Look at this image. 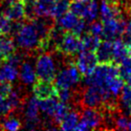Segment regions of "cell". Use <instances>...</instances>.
<instances>
[{"label":"cell","mask_w":131,"mask_h":131,"mask_svg":"<svg viewBox=\"0 0 131 131\" xmlns=\"http://www.w3.org/2000/svg\"><path fill=\"white\" fill-rule=\"evenodd\" d=\"M15 42L18 47L24 50L38 49L40 37L31 21L28 23H22L21 27L15 35Z\"/></svg>","instance_id":"obj_1"},{"label":"cell","mask_w":131,"mask_h":131,"mask_svg":"<svg viewBox=\"0 0 131 131\" xmlns=\"http://www.w3.org/2000/svg\"><path fill=\"white\" fill-rule=\"evenodd\" d=\"M69 11L87 22H93L98 16L99 7L96 0H71Z\"/></svg>","instance_id":"obj_2"},{"label":"cell","mask_w":131,"mask_h":131,"mask_svg":"<svg viewBox=\"0 0 131 131\" xmlns=\"http://www.w3.org/2000/svg\"><path fill=\"white\" fill-rule=\"evenodd\" d=\"M81 77H82L81 74L77 68L73 60V61H70L65 69H62L56 75L54 82L58 89H60V88L71 89L74 85H76L80 81Z\"/></svg>","instance_id":"obj_3"},{"label":"cell","mask_w":131,"mask_h":131,"mask_svg":"<svg viewBox=\"0 0 131 131\" xmlns=\"http://www.w3.org/2000/svg\"><path fill=\"white\" fill-rule=\"evenodd\" d=\"M81 104L84 108H102L107 103V100L103 91L98 86L87 85V87L82 92Z\"/></svg>","instance_id":"obj_4"},{"label":"cell","mask_w":131,"mask_h":131,"mask_svg":"<svg viewBox=\"0 0 131 131\" xmlns=\"http://www.w3.org/2000/svg\"><path fill=\"white\" fill-rule=\"evenodd\" d=\"M36 74L37 79L54 81L57 75L55 60L50 54L44 53L37 58L36 63Z\"/></svg>","instance_id":"obj_5"},{"label":"cell","mask_w":131,"mask_h":131,"mask_svg":"<svg viewBox=\"0 0 131 131\" xmlns=\"http://www.w3.org/2000/svg\"><path fill=\"white\" fill-rule=\"evenodd\" d=\"M82 51L80 37L72 32H64L61 41L56 49V52L67 57H73Z\"/></svg>","instance_id":"obj_6"},{"label":"cell","mask_w":131,"mask_h":131,"mask_svg":"<svg viewBox=\"0 0 131 131\" xmlns=\"http://www.w3.org/2000/svg\"><path fill=\"white\" fill-rule=\"evenodd\" d=\"M77 56L78 57L74 59V63L76 64L77 68L80 72L81 76L86 77L90 75L99 63L95 52L82 50Z\"/></svg>","instance_id":"obj_7"},{"label":"cell","mask_w":131,"mask_h":131,"mask_svg":"<svg viewBox=\"0 0 131 131\" xmlns=\"http://www.w3.org/2000/svg\"><path fill=\"white\" fill-rule=\"evenodd\" d=\"M103 31L102 38L107 40H115L120 38L124 34L126 22L123 18H112L102 21Z\"/></svg>","instance_id":"obj_8"},{"label":"cell","mask_w":131,"mask_h":131,"mask_svg":"<svg viewBox=\"0 0 131 131\" xmlns=\"http://www.w3.org/2000/svg\"><path fill=\"white\" fill-rule=\"evenodd\" d=\"M39 111V100H37L35 96L30 98L24 109V116L26 120L25 128L33 130L38 127V124H40L38 117Z\"/></svg>","instance_id":"obj_9"},{"label":"cell","mask_w":131,"mask_h":131,"mask_svg":"<svg viewBox=\"0 0 131 131\" xmlns=\"http://www.w3.org/2000/svg\"><path fill=\"white\" fill-rule=\"evenodd\" d=\"M34 96L37 100H45L57 96L58 88L55 85V82L52 80H45L37 79L33 85Z\"/></svg>","instance_id":"obj_10"},{"label":"cell","mask_w":131,"mask_h":131,"mask_svg":"<svg viewBox=\"0 0 131 131\" xmlns=\"http://www.w3.org/2000/svg\"><path fill=\"white\" fill-rule=\"evenodd\" d=\"M102 120L103 114L99 108L85 107V109L80 114V121L86 125L88 130L99 128L102 124Z\"/></svg>","instance_id":"obj_11"},{"label":"cell","mask_w":131,"mask_h":131,"mask_svg":"<svg viewBox=\"0 0 131 131\" xmlns=\"http://www.w3.org/2000/svg\"><path fill=\"white\" fill-rule=\"evenodd\" d=\"M3 15L12 21H22L23 19H26L25 0H15L7 3Z\"/></svg>","instance_id":"obj_12"},{"label":"cell","mask_w":131,"mask_h":131,"mask_svg":"<svg viewBox=\"0 0 131 131\" xmlns=\"http://www.w3.org/2000/svg\"><path fill=\"white\" fill-rule=\"evenodd\" d=\"M101 17L102 21L112 18H123V10L119 2L114 0H102L101 3Z\"/></svg>","instance_id":"obj_13"},{"label":"cell","mask_w":131,"mask_h":131,"mask_svg":"<svg viewBox=\"0 0 131 131\" xmlns=\"http://www.w3.org/2000/svg\"><path fill=\"white\" fill-rule=\"evenodd\" d=\"M99 63H107L114 61L113 57V40L103 39L95 51Z\"/></svg>","instance_id":"obj_14"},{"label":"cell","mask_w":131,"mask_h":131,"mask_svg":"<svg viewBox=\"0 0 131 131\" xmlns=\"http://www.w3.org/2000/svg\"><path fill=\"white\" fill-rule=\"evenodd\" d=\"M16 51L15 40L8 35L0 36V62L6 61Z\"/></svg>","instance_id":"obj_15"},{"label":"cell","mask_w":131,"mask_h":131,"mask_svg":"<svg viewBox=\"0 0 131 131\" xmlns=\"http://www.w3.org/2000/svg\"><path fill=\"white\" fill-rule=\"evenodd\" d=\"M56 0H36L35 1V16L52 18ZM53 19V18H52Z\"/></svg>","instance_id":"obj_16"},{"label":"cell","mask_w":131,"mask_h":131,"mask_svg":"<svg viewBox=\"0 0 131 131\" xmlns=\"http://www.w3.org/2000/svg\"><path fill=\"white\" fill-rule=\"evenodd\" d=\"M113 57L114 61L120 63L126 58L131 57V48L120 38L113 40Z\"/></svg>","instance_id":"obj_17"},{"label":"cell","mask_w":131,"mask_h":131,"mask_svg":"<svg viewBox=\"0 0 131 131\" xmlns=\"http://www.w3.org/2000/svg\"><path fill=\"white\" fill-rule=\"evenodd\" d=\"M80 17H79L78 15H76L74 13L71 11H68L62 15L61 17H59L57 19V23L56 25L59 27L60 29H62L65 32H72L73 29L75 28V26L77 25V23L79 22Z\"/></svg>","instance_id":"obj_18"},{"label":"cell","mask_w":131,"mask_h":131,"mask_svg":"<svg viewBox=\"0 0 131 131\" xmlns=\"http://www.w3.org/2000/svg\"><path fill=\"white\" fill-rule=\"evenodd\" d=\"M19 78L21 81L26 85L34 84V82L37 80V74L36 69L34 66L28 61L22 62L20 65V71H19Z\"/></svg>","instance_id":"obj_19"},{"label":"cell","mask_w":131,"mask_h":131,"mask_svg":"<svg viewBox=\"0 0 131 131\" xmlns=\"http://www.w3.org/2000/svg\"><path fill=\"white\" fill-rule=\"evenodd\" d=\"M19 75L17 67L12 65L8 62H0V80L13 82Z\"/></svg>","instance_id":"obj_20"},{"label":"cell","mask_w":131,"mask_h":131,"mask_svg":"<svg viewBox=\"0 0 131 131\" xmlns=\"http://www.w3.org/2000/svg\"><path fill=\"white\" fill-rule=\"evenodd\" d=\"M59 101L57 96L51 97V98L45 99V100H40L39 101V110L45 114L46 116L54 117V114L56 112V109L58 107V104Z\"/></svg>","instance_id":"obj_21"},{"label":"cell","mask_w":131,"mask_h":131,"mask_svg":"<svg viewBox=\"0 0 131 131\" xmlns=\"http://www.w3.org/2000/svg\"><path fill=\"white\" fill-rule=\"evenodd\" d=\"M79 121H80V114L77 111L69 110V112L66 114V116L60 122L58 128L61 130H74Z\"/></svg>","instance_id":"obj_22"},{"label":"cell","mask_w":131,"mask_h":131,"mask_svg":"<svg viewBox=\"0 0 131 131\" xmlns=\"http://www.w3.org/2000/svg\"><path fill=\"white\" fill-rule=\"evenodd\" d=\"M80 39H81L82 50L95 52L102 41V37H96L94 35H91L90 33L86 32L80 37Z\"/></svg>","instance_id":"obj_23"},{"label":"cell","mask_w":131,"mask_h":131,"mask_svg":"<svg viewBox=\"0 0 131 131\" xmlns=\"http://www.w3.org/2000/svg\"><path fill=\"white\" fill-rule=\"evenodd\" d=\"M120 96V105L125 115H131V87L124 85Z\"/></svg>","instance_id":"obj_24"},{"label":"cell","mask_w":131,"mask_h":131,"mask_svg":"<svg viewBox=\"0 0 131 131\" xmlns=\"http://www.w3.org/2000/svg\"><path fill=\"white\" fill-rule=\"evenodd\" d=\"M70 7V0H56L54 10H53V15L52 18L58 19L61 17L65 13L69 11Z\"/></svg>","instance_id":"obj_25"},{"label":"cell","mask_w":131,"mask_h":131,"mask_svg":"<svg viewBox=\"0 0 131 131\" xmlns=\"http://www.w3.org/2000/svg\"><path fill=\"white\" fill-rule=\"evenodd\" d=\"M0 128L3 129V130L16 131V130L21 129L22 124L17 118L10 117V118H6V119L0 124Z\"/></svg>","instance_id":"obj_26"},{"label":"cell","mask_w":131,"mask_h":131,"mask_svg":"<svg viewBox=\"0 0 131 131\" xmlns=\"http://www.w3.org/2000/svg\"><path fill=\"white\" fill-rule=\"evenodd\" d=\"M69 110H70V107L68 103L61 102H58V107H57L56 112L54 114V117H53L54 123H56L57 124H60V122L63 120V118L66 116V114L69 112Z\"/></svg>","instance_id":"obj_27"},{"label":"cell","mask_w":131,"mask_h":131,"mask_svg":"<svg viewBox=\"0 0 131 131\" xmlns=\"http://www.w3.org/2000/svg\"><path fill=\"white\" fill-rule=\"evenodd\" d=\"M13 21L6 17L3 13L0 14V35H11Z\"/></svg>","instance_id":"obj_28"},{"label":"cell","mask_w":131,"mask_h":131,"mask_svg":"<svg viewBox=\"0 0 131 131\" xmlns=\"http://www.w3.org/2000/svg\"><path fill=\"white\" fill-rule=\"evenodd\" d=\"M15 111L9 100V96L6 98L0 97V116H6Z\"/></svg>","instance_id":"obj_29"},{"label":"cell","mask_w":131,"mask_h":131,"mask_svg":"<svg viewBox=\"0 0 131 131\" xmlns=\"http://www.w3.org/2000/svg\"><path fill=\"white\" fill-rule=\"evenodd\" d=\"M102 31H103V25H102V21H93L91 22L90 26L87 28L88 33L91 35H94L96 37H102Z\"/></svg>","instance_id":"obj_30"},{"label":"cell","mask_w":131,"mask_h":131,"mask_svg":"<svg viewBox=\"0 0 131 131\" xmlns=\"http://www.w3.org/2000/svg\"><path fill=\"white\" fill-rule=\"evenodd\" d=\"M57 97H58L59 102L69 103V102L72 100V98H73V93L71 92V89L60 88V89H58Z\"/></svg>","instance_id":"obj_31"},{"label":"cell","mask_w":131,"mask_h":131,"mask_svg":"<svg viewBox=\"0 0 131 131\" xmlns=\"http://www.w3.org/2000/svg\"><path fill=\"white\" fill-rule=\"evenodd\" d=\"M13 91V86L12 82H7V81H1L0 80V97L6 98L11 94Z\"/></svg>","instance_id":"obj_32"},{"label":"cell","mask_w":131,"mask_h":131,"mask_svg":"<svg viewBox=\"0 0 131 131\" xmlns=\"http://www.w3.org/2000/svg\"><path fill=\"white\" fill-rule=\"evenodd\" d=\"M121 37H122V40L124 41V43L131 48V19L128 22H126L124 32Z\"/></svg>","instance_id":"obj_33"},{"label":"cell","mask_w":131,"mask_h":131,"mask_svg":"<svg viewBox=\"0 0 131 131\" xmlns=\"http://www.w3.org/2000/svg\"><path fill=\"white\" fill-rule=\"evenodd\" d=\"M128 123L129 121L127 120V118L124 116H120L117 118L116 122H115V126L118 129H127L128 127Z\"/></svg>","instance_id":"obj_34"},{"label":"cell","mask_w":131,"mask_h":131,"mask_svg":"<svg viewBox=\"0 0 131 131\" xmlns=\"http://www.w3.org/2000/svg\"><path fill=\"white\" fill-rule=\"evenodd\" d=\"M126 10L129 13V15H131V0H127L126 1Z\"/></svg>","instance_id":"obj_35"},{"label":"cell","mask_w":131,"mask_h":131,"mask_svg":"<svg viewBox=\"0 0 131 131\" xmlns=\"http://www.w3.org/2000/svg\"><path fill=\"white\" fill-rule=\"evenodd\" d=\"M127 129H129V130H131V121L128 123V127H127Z\"/></svg>","instance_id":"obj_36"},{"label":"cell","mask_w":131,"mask_h":131,"mask_svg":"<svg viewBox=\"0 0 131 131\" xmlns=\"http://www.w3.org/2000/svg\"><path fill=\"white\" fill-rule=\"evenodd\" d=\"M7 1V3H10V2H13V1H15V0H6Z\"/></svg>","instance_id":"obj_37"},{"label":"cell","mask_w":131,"mask_h":131,"mask_svg":"<svg viewBox=\"0 0 131 131\" xmlns=\"http://www.w3.org/2000/svg\"><path fill=\"white\" fill-rule=\"evenodd\" d=\"M114 1H117V2H119V1H120V0H114Z\"/></svg>","instance_id":"obj_38"}]
</instances>
